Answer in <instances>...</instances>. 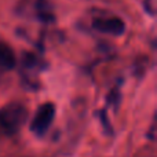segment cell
Segmentation results:
<instances>
[{"label":"cell","instance_id":"6da1fadb","mask_svg":"<svg viewBox=\"0 0 157 157\" xmlns=\"http://www.w3.org/2000/svg\"><path fill=\"white\" fill-rule=\"evenodd\" d=\"M28 119V110L22 103L10 102L0 109V134L13 136L19 132Z\"/></svg>","mask_w":157,"mask_h":157},{"label":"cell","instance_id":"7a4b0ae2","mask_svg":"<svg viewBox=\"0 0 157 157\" xmlns=\"http://www.w3.org/2000/svg\"><path fill=\"white\" fill-rule=\"evenodd\" d=\"M55 105L52 102H44L37 108L30 123V131L37 136H43L51 127L55 117Z\"/></svg>","mask_w":157,"mask_h":157},{"label":"cell","instance_id":"3957f363","mask_svg":"<svg viewBox=\"0 0 157 157\" xmlns=\"http://www.w3.org/2000/svg\"><path fill=\"white\" fill-rule=\"evenodd\" d=\"M92 28L101 33L113 36H121L125 32V22L119 17H108V18H97L92 22Z\"/></svg>","mask_w":157,"mask_h":157},{"label":"cell","instance_id":"277c9868","mask_svg":"<svg viewBox=\"0 0 157 157\" xmlns=\"http://www.w3.org/2000/svg\"><path fill=\"white\" fill-rule=\"evenodd\" d=\"M15 66V55L14 51L6 43L0 41V69L11 71Z\"/></svg>","mask_w":157,"mask_h":157},{"label":"cell","instance_id":"5b68a950","mask_svg":"<svg viewBox=\"0 0 157 157\" xmlns=\"http://www.w3.org/2000/svg\"><path fill=\"white\" fill-rule=\"evenodd\" d=\"M2 71H3V69H2Z\"/></svg>","mask_w":157,"mask_h":157}]
</instances>
